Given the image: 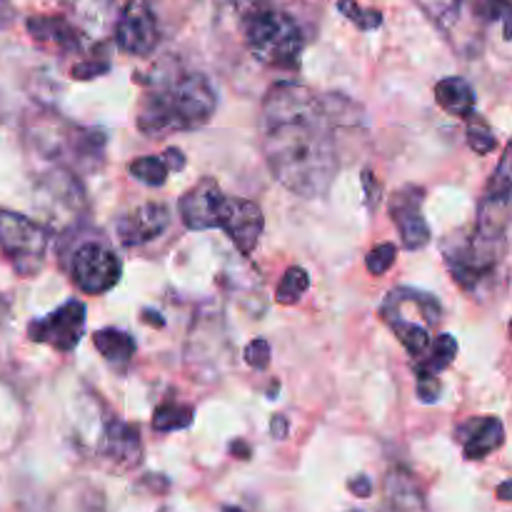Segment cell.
Listing matches in <instances>:
<instances>
[{
    "instance_id": "obj_19",
    "label": "cell",
    "mask_w": 512,
    "mask_h": 512,
    "mask_svg": "<svg viewBox=\"0 0 512 512\" xmlns=\"http://www.w3.org/2000/svg\"><path fill=\"white\" fill-rule=\"evenodd\" d=\"M28 33L33 35L38 43L58 45L63 50L78 48V33L70 23L63 18H50V15H35L28 20Z\"/></svg>"
},
{
    "instance_id": "obj_15",
    "label": "cell",
    "mask_w": 512,
    "mask_h": 512,
    "mask_svg": "<svg viewBox=\"0 0 512 512\" xmlns=\"http://www.w3.org/2000/svg\"><path fill=\"white\" fill-rule=\"evenodd\" d=\"M168 225H170L168 208L160 203H148V205H140V208H133L130 213L120 215L118 223H115V230H118L120 243L133 248V245L150 243V240L160 238V235L168 230Z\"/></svg>"
},
{
    "instance_id": "obj_33",
    "label": "cell",
    "mask_w": 512,
    "mask_h": 512,
    "mask_svg": "<svg viewBox=\"0 0 512 512\" xmlns=\"http://www.w3.org/2000/svg\"><path fill=\"white\" fill-rule=\"evenodd\" d=\"M108 73V63H80L73 68V78L78 80H90V78H98V75Z\"/></svg>"
},
{
    "instance_id": "obj_9",
    "label": "cell",
    "mask_w": 512,
    "mask_h": 512,
    "mask_svg": "<svg viewBox=\"0 0 512 512\" xmlns=\"http://www.w3.org/2000/svg\"><path fill=\"white\" fill-rule=\"evenodd\" d=\"M85 330V303L80 300H68L60 308L45 318L33 320L28 325V338L33 343L50 345V348L60 350V353H70L78 348L80 338Z\"/></svg>"
},
{
    "instance_id": "obj_40",
    "label": "cell",
    "mask_w": 512,
    "mask_h": 512,
    "mask_svg": "<svg viewBox=\"0 0 512 512\" xmlns=\"http://www.w3.org/2000/svg\"><path fill=\"white\" fill-rule=\"evenodd\" d=\"M510 338H512V320H510Z\"/></svg>"
},
{
    "instance_id": "obj_31",
    "label": "cell",
    "mask_w": 512,
    "mask_h": 512,
    "mask_svg": "<svg viewBox=\"0 0 512 512\" xmlns=\"http://www.w3.org/2000/svg\"><path fill=\"white\" fill-rule=\"evenodd\" d=\"M363 190H365V203H368L370 210H375V205L380 203V193H383V188H380L373 170H363Z\"/></svg>"
},
{
    "instance_id": "obj_26",
    "label": "cell",
    "mask_w": 512,
    "mask_h": 512,
    "mask_svg": "<svg viewBox=\"0 0 512 512\" xmlns=\"http://www.w3.org/2000/svg\"><path fill=\"white\" fill-rule=\"evenodd\" d=\"M128 170L135 180L150 185V188H158V185H163L165 178H168V173H170L168 165L163 163V158H160V155H145V158H135L133 163L128 165Z\"/></svg>"
},
{
    "instance_id": "obj_21",
    "label": "cell",
    "mask_w": 512,
    "mask_h": 512,
    "mask_svg": "<svg viewBox=\"0 0 512 512\" xmlns=\"http://www.w3.org/2000/svg\"><path fill=\"white\" fill-rule=\"evenodd\" d=\"M93 343L95 350L113 365H125L135 355V340L130 338L128 333H123V330H98V333L93 335Z\"/></svg>"
},
{
    "instance_id": "obj_22",
    "label": "cell",
    "mask_w": 512,
    "mask_h": 512,
    "mask_svg": "<svg viewBox=\"0 0 512 512\" xmlns=\"http://www.w3.org/2000/svg\"><path fill=\"white\" fill-rule=\"evenodd\" d=\"M455 358H458V340H455L453 335L443 333L435 340L433 355H430L428 360H420L415 373H418V378H438Z\"/></svg>"
},
{
    "instance_id": "obj_16",
    "label": "cell",
    "mask_w": 512,
    "mask_h": 512,
    "mask_svg": "<svg viewBox=\"0 0 512 512\" xmlns=\"http://www.w3.org/2000/svg\"><path fill=\"white\" fill-rule=\"evenodd\" d=\"M103 455L120 465V468H133L140 460V433L135 425L123 423V420H113L105 430L103 440Z\"/></svg>"
},
{
    "instance_id": "obj_36",
    "label": "cell",
    "mask_w": 512,
    "mask_h": 512,
    "mask_svg": "<svg viewBox=\"0 0 512 512\" xmlns=\"http://www.w3.org/2000/svg\"><path fill=\"white\" fill-rule=\"evenodd\" d=\"M288 420L283 418V415H275L273 420H270V435H273L275 440H285L288 438Z\"/></svg>"
},
{
    "instance_id": "obj_13",
    "label": "cell",
    "mask_w": 512,
    "mask_h": 512,
    "mask_svg": "<svg viewBox=\"0 0 512 512\" xmlns=\"http://www.w3.org/2000/svg\"><path fill=\"white\" fill-rule=\"evenodd\" d=\"M423 195L425 190L418 185H405L390 198V218L398 225L403 248L418 250L430 243V228L423 218Z\"/></svg>"
},
{
    "instance_id": "obj_14",
    "label": "cell",
    "mask_w": 512,
    "mask_h": 512,
    "mask_svg": "<svg viewBox=\"0 0 512 512\" xmlns=\"http://www.w3.org/2000/svg\"><path fill=\"white\" fill-rule=\"evenodd\" d=\"M223 190L213 178H203L180 198V218L190 230L218 228V208L223 203Z\"/></svg>"
},
{
    "instance_id": "obj_38",
    "label": "cell",
    "mask_w": 512,
    "mask_h": 512,
    "mask_svg": "<svg viewBox=\"0 0 512 512\" xmlns=\"http://www.w3.org/2000/svg\"><path fill=\"white\" fill-rule=\"evenodd\" d=\"M143 315H145V320H148L150 325H163V318H160V313H153V310H143Z\"/></svg>"
},
{
    "instance_id": "obj_18",
    "label": "cell",
    "mask_w": 512,
    "mask_h": 512,
    "mask_svg": "<svg viewBox=\"0 0 512 512\" xmlns=\"http://www.w3.org/2000/svg\"><path fill=\"white\" fill-rule=\"evenodd\" d=\"M505 443V425L498 418H483L465 438L463 453L468 460H483Z\"/></svg>"
},
{
    "instance_id": "obj_28",
    "label": "cell",
    "mask_w": 512,
    "mask_h": 512,
    "mask_svg": "<svg viewBox=\"0 0 512 512\" xmlns=\"http://www.w3.org/2000/svg\"><path fill=\"white\" fill-rule=\"evenodd\" d=\"M468 145L478 155H488L495 150L493 130H490L488 123H485L483 118H478L475 113L468 118Z\"/></svg>"
},
{
    "instance_id": "obj_20",
    "label": "cell",
    "mask_w": 512,
    "mask_h": 512,
    "mask_svg": "<svg viewBox=\"0 0 512 512\" xmlns=\"http://www.w3.org/2000/svg\"><path fill=\"white\" fill-rule=\"evenodd\" d=\"M480 203L498 205V208H512V138L500 158L498 168L493 170V178L485 185V193Z\"/></svg>"
},
{
    "instance_id": "obj_6",
    "label": "cell",
    "mask_w": 512,
    "mask_h": 512,
    "mask_svg": "<svg viewBox=\"0 0 512 512\" xmlns=\"http://www.w3.org/2000/svg\"><path fill=\"white\" fill-rule=\"evenodd\" d=\"M0 248L20 275L40 273L48 250V233L43 225L13 210H0Z\"/></svg>"
},
{
    "instance_id": "obj_32",
    "label": "cell",
    "mask_w": 512,
    "mask_h": 512,
    "mask_svg": "<svg viewBox=\"0 0 512 512\" xmlns=\"http://www.w3.org/2000/svg\"><path fill=\"white\" fill-rule=\"evenodd\" d=\"M440 395L438 378H418V398L423 403H435Z\"/></svg>"
},
{
    "instance_id": "obj_29",
    "label": "cell",
    "mask_w": 512,
    "mask_h": 512,
    "mask_svg": "<svg viewBox=\"0 0 512 512\" xmlns=\"http://www.w3.org/2000/svg\"><path fill=\"white\" fill-rule=\"evenodd\" d=\"M395 258H398V248L393 243H380L375 245L373 250L365 258V265H368L370 275H385L395 265Z\"/></svg>"
},
{
    "instance_id": "obj_41",
    "label": "cell",
    "mask_w": 512,
    "mask_h": 512,
    "mask_svg": "<svg viewBox=\"0 0 512 512\" xmlns=\"http://www.w3.org/2000/svg\"><path fill=\"white\" fill-rule=\"evenodd\" d=\"M475 3H478V0H475Z\"/></svg>"
},
{
    "instance_id": "obj_39",
    "label": "cell",
    "mask_w": 512,
    "mask_h": 512,
    "mask_svg": "<svg viewBox=\"0 0 512 512\" xmlns=\"http://www.w3.org/2000/svg\"><path fill=\"white\" fill-rule=\"evenodd\" d=\"M223 512H243V510H238V508H225Z\"/></svg>"
},
{
    "instance_id": "obj_2",
    "label": "cell",
    "mask_w": 512,
    "mask_h": 512,
    "mask_svg": "<svg viewBox=\"0 0 512 512\" xmlns=\"http://www.w3.org/2000/svg\"><path fill=\"white\" fill-rule=\"evenodd\" d=\"M218 105V93L203 73H175L160 80L145 95L138 110V128L145 135L195 130L208 123Z\"/></svg>"
},
{
    "instance_id": "obj_4",
    "label": "cell",
    "mask_w": 512,
    "mask_h": 512,
    "mask_svg": "<svg viewBox=\"0 0 512 512\" xmlns=\"http://www.w3.org/2000/svg\"><path fill=\"white\" fill-rule=\"evenodd\" d=\"M380 313L398 335L403 348L413 358H420L430 345V328L440 320V303L430 293H420L415 288H395L388 293Z\"/></svg>"
},
{
    "instance_id": "obj_27",
    "label": "cell",
    "mask_w": 512,
    "mask_h": 512,
    "mask_svg": "<svg viewBox=\"0 0 512 512\" xmlns=\"http://www.w3.org/2000/svg\"><path fill=\"white\" fill-rule=\"evenodd\" d=\"M338 10L350 20V23L358 25L360 30H375L383 25V15H380V10L360 8V5H355V0H340Z\"/></svg>"
},
{
    "instance_id": "obj_17",
    "label": "cell",
    "mask_w": 512,
    "mask_h": 512,
    "mask_svg": "<svg viewBox=\"0 0 512 512\" xmlns=\"http://www.w3.org/2000/svg\"><path fill=\"white\" fill-rule=\"evenodd\" d=\"M435 98L438 105L450 115H458V118H470L475 113V90L473 85L465 78L458 75H450L443 78L435 85Z\"/></svg>"
},
{
    "instance_id": "obj_8",
    "label": "cell",
    "mask_w": 512,
    "mask_h": 512,
    "mask_svg": "<svg viewBox=\"0 0 512 512\" xmlns=\"http://www.w3.org/2000/svg\"><path fill=\"white\" fill-rule=\"evenodd\" d=\"M70 273H73V283L85 295H103L120 283V278H123V263L105 245L85 243L75 250Z\"/></svg>"
},
{
    "instance_id": "obj_37",
    "label": "cell",
    "mask_w": 512,
    "mask_h": 512,
    "mask_svg": "<svg viewBox=\"0 0 512 512\" xmlns=\"http://www.w3.org/2000/svg\"><path fill=\"white\" fill-rule=\"evenodd\" d=\"M498 498L512 500V480H505L503 485H498Z\"/></svg>"
},
{
    "instance_id": "obj_30",
    "label": "cell",
    "mask_w": 512,
    "mask_h": 512,
    "mask_svg": "<svg viewBox=\"0 0 512 512\" xmlns=\"http://www.w3.org/2000/svg\"><path fill=\"white\" fill-rule=\"evenodd\" d=\"M245 363L255 370H265L270 365V343L265 338H255L245 348Z\"/></svg>"
},
{
    "instance_id": "obj_7",
    "label": "cell",
    "mask_w": 512,
    "mask_h": 512,
    "mask_svg": "<svg viewBox=\"0 0 512 512\" xmlns=\"http://www.w3.org/2000/svg\"><path fill=\"white\" fill-rule=\"evenodd\" d=\"M415 3L458 53H480L483 23L475 10V0H415Z\"/></svg>"
},
{
    "instance_id": "obj_1",
    "label": "cell",
    "mask_w": 512,
    "mask_h": 512,
    "mask_svg": "<svg viewBox=\"0 0 512 512\" xmlns=\"http://www.w3.org/2000/svg\"><path fill=\"white\" fill-rule=\"evenodd\" d=\"M263 155L273 178L300 198H323L338 173L333 115L305 85L283 80L260 108Z\"/></svg>"
},
{
    "instance_id": "obj_24",
    "label": "cell",
    "mask_w": 512,
    "mask_h": 512,
    "mask_svg": "<svg viewBox=\"0 0 512 512\" xmlns=\"http://www.w3.org/2000/svg\"><path fill=\"white\" fill-rule=\"evenodd\" d=\"M193 425V408L178 403L160 405L153 413V428L160 433H173V430H185Z\"/></svg>"
},
{
    "instance_id": "obj_23",
    "label": "cell",
    "mask_w": 512,
    "mask_h": 512,
    "mask_svg": "<svg viewBox=\"0 0 512 512\" xmlns=\"http://www.w3.org/2000/svg\"><path fill=\"white\" fill-rule=\"evenodd\" d=\"M308 288H310L308 270L293 265V268L285 270V275L280 278L278 288H275V300H278L280 305H295L300 298H303Z\"/></svg>"
},
{
    "instance_id": "obj_3",
    "label": "cell",
    "mask_w": 512,
    "mask_h": 512,
    "mask_svg": "<svg viewBox=\"0 0 512 512\" xmlns=\"http://www.w3.org/2000/svg\"><path fill=\"white\" fill-rule=\"evenodd\" d=\"M245 43L253 58L270 68L295 70L303 55V33L288 13L258 10L245 25Z\"/></svg>"
},
{
    "instance_id": "obj_25",
    "label": "cell",
    "mask_w": 512,
    "mask_h": 512,
    "mask_svg": "<svg viewBox=\"0 0 512 512\" xmlns=\"http://www.w3.org/2000/svg\"><path fill=\"white\" fill-rule=\"evenodd\" d=\"M480 23H498L505 40H512V0H478L475 3Z\"/></svg>"
},
{
    "instance_id": "obj_35",
    "label": "cell",
    "mask_w": 512,
    "mask_h": 512,
    "mask_svg": "<svg viewBox=\"0 0 512 512\" xmlns=\"http://www.w3.org/2000/svg\"><path fill=\"white\" fill-rule=\"evenodd\" d=\"M163 158V163L168 165V170H183L185 168V155L183 150L178 148H165V153L160 155Z\"/></svg>"
},
{
    "instance_id": "obj_34",
    "label": "cell",
    "mask_w": 512,
    "mask_h": 512,
    "mask_svg": "<svg viewBox=\"0 0 512 512\" xmlns=\"http://www.w3.org/2000/svg\"><path fill=\"white\" fill-rule=\"evenodd\" d=\"M348 490L358 498H370L373 495V483H370L365 475H355V478L348 480Z\"/></svg>"
},
{
    "instance_id": "obj_12",
    "label": "cell",
    "mask_w": 512,
    "mask_h": 512,
    "mask_svg": "<svg viewBox=\"0 0 512 512\" xmlns=\"http://www.w3.org/2000/svg\"><path fill=\"white\" fill-rule=\"evenodd\" d=\"M38 205L45 210V215H50L53 223H60V220L70 223V220L80 218L85 208L83 185L68 170L45 175L43 185H40Z\"/></svg>"
},
{
    "instance_id": "obj_5",
    "label": "cell",
    "mask_w": 512,
    "mask_h": 512,
    "mask_svg": "<svg viewBox=\"0 0 512 512\" xmlns=\"http://www.w3.org/2000/svg\"><path fill=\"white\" fill-rule=\"evenodd\" d=\"M443 255L455 283L473 290L495 273L505 255V240L485 238L473 228L470 233L453 235L443 245Z\"/></svg>"
},
{
    "instance_id": "obj_11",
    "label": "cell",
    "mask_w": 512,
    "mask_h": 512,
    "mask_svg": "<svg viewBox=\"0 0 512 512\" xmlns=\"http://www.w3.org/2000/svg\"><path fill=\"white\" fill-rule=\"evenodd\" d=\"M218 228L233 240L238 253L253 255L260 235H263L265 218L258 203L245 198H223L218 208Z\"/></svg>"
},
{
    "instance_id": "obj_10",
    "label": "cell",
    "mask_w": 512,
    "mask_h": 512,
    "mask_svg": "<svg viewBox=\"0 0 512 512\" xmlns=\"http://www.w3.org/2000/svg\"><path fill=\"white\" fill-rule=\"evenodd\" d=\"M158 18L148 0H130L115 23V43L130 55H150L158 48Z\"/></svg>"
}]
</instances>
